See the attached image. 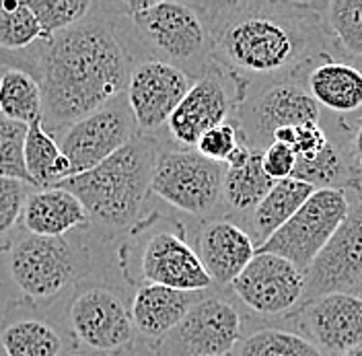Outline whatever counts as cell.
<instances>
[{"label": "cell", "instance_id": "41", "mask_svg": "<svg viewBox=\"0 0 362 356\" xmlns=\"http://www.w3.org/2000/svg\"><path fill=\"white\" fill-rule=\"evenodd\" d=\"M226 356H228V355H226Z\"/></svg>", "mask_w": 362, "mask_h": 356}, {"label": "cell", "instance_id": "26", "mask_svg": "<svg viewBox=\"0 0 362 356\" xmlns=\"http://www.w3.org/2000/svg\"><path fill=\"white\" fill-rule=\"evenodd\" d=\"M0 344L6 356H60L64 350L60 334L49 323L33 317L4 326Z\"/></svg>", "mask_w": 362, "mask_h": 356}, {"label": "cell", "instance_id": "37", "mask_svg": "<svg viewBox=\"0 0 362 356\" xmlns=\"http://www.w3.org/2000/svg\"><path fill=\"white\" fill-rule=\"evenodd\" d=\"M0 68H19V70H27L29 74L33 72L31 68V60L27 56V52H6L0 47Z\"/></svg>", "mask_w": 362, "mask_h": 356}, {"label": "cell", "instance_id": "22", "mask_svg": "<svg viewBox=\"0 0 362 356\" xmlns=\"http://www.w3.org/2000/svg\"><path fill=\"white\" fill-rule=\"evenodd\" d=\"M315 192L309 183L298 179H282L276 181L268 196L255 206L251 212V229H253V243L262 247L272 235L286 223L294 212L307 202V198Z\"/></svg>", "mask_w": 362, "mask_h": 356}, {"label": "cell", "instance_id": "27", "mask_svg": "<svg viewBox=\"0 0 362 356\" xmlns=\"http://www.w3.org/2000/svg\"><path fill=\"white\" fill-rule=\"evenodd\" d=\"M293 179L309 183L315 190H341L354 181V169L344 151L332 140L313 161H298Z\"/></svg>", "mask_w": 362, "mask_h": 356}, {"label": "cell", "instance_id": "18", "mask_svg": "<svg viewBox=\"0 0 362 356\" xmlns=\"http://www.w3.org/2000/svg\"><path fill=\"white\" fill-rule=\"evenodd\" d=\"M212 285H230L257 253L251 235L230 221H210L200 226L192 245Z\"/></svg>", "mask_w": 362, "mask_h": 356}, {"label": "cell", "instance_id": "39", "mask_svg": "<svg viewBox=\"0 0 362 356\" xmlns=\"http://www.w3.org/2000/svg\"><path fill=\"white\" fill-rule=\"evenodd\" d=\"M339 356H362V346H356V348H352V350H348V352Z\"/></svg>", "mask_w": 362, "mask_h": 356}, {"label": "cell", "instance_id": "9", "mask_svg": "<svg viewBox=\"0 0 362 356\" xmlns=\"http://www.w3.org/2000/svg\"><path fill=\"white\" fill-rule=\"evenodd\" d=\"M350 210L341 190H315L307 202L257 251L288 260L303 274L332 239Z\"/></svg>", "mask_w": 362, "mask_h": 356}, {"label": "cell", "instance_id": "34", "mask_svg": "<svg viewBox=\"0 0 362 356\" xmlns=\"http://www.w3.org/2000/svg\"><path fill=\"white\" fill-rule=\"evenodd\" d=\"M31 190V185L19 179L0 178V241L6 239L21 221L23 206Z\"/></svg>", "mask_w": 362, "mask_h": 356}, {"label": "cell", "instance_id": "16", "mask_svg": "<svg viewBox=\"0 0 362 356\" xmlns=\"http://www.w3.org/2000/svg\"><path fill=\"white\" fill-rule=\"evenodd\" d=\"M230 287L251 311L276 317L303 301L305 274L280 255L257 251Z\"/></svg>", "mask_w": 362, "mask_h": 356}, {"label": "cell", "instance_id": "7", "mask_svg": "<svg viewBox=\"0 0 362 356\" xmlns=\"http://www.w3.org/2000/svg\"><path fill=\"white\" fill-rule=\"evenodd\" d=\"M321 110L298 83L276 81L255 91H247L237 105L239 140L249 149L264 151L272 144L274 134L282 128L303 124H319Z\"/></svg>", "mask_w": 362, "mask_h": 356}, {"label": "cell", "instance_id": "28", "mask_svg": "<svg viewBox=\"0 0 362 356\" xmlns=\"http://www.w3.org/2000/svg\"><path fill=\"white\" fill-rule=\"evenodd\" d=\"M239 346V356H325L305 335L264 328L247 335Z\"/></svg>", "mask_w": 362, "mask_h": 356}, {"label": "cell", "instance_id": "3", "mask_svg": "<svg viewBox=\"0 0 362 356\" xmlns=\"http://www.w3.org/2000/svg\"><path fill=\"white\" fill-rule=\"evenodd\" d=\"M158 156L151 134L136 132L117 153L87 173L72 176L54 188L68 190L85 206L89 221L105 231H126L140 223Z\"/></svg>", "mask_w": 362, "mask_h": 356}, {"label": "cell", "instance_id": "29", "mask_svg": "<svg viewBox=\"0 0 362 356\" xmlns=\"http://www.w3.org/2000/svg\"><path fill=\"white\" fill-rule=\"evenodd\" d=\"M42 40V29L25 0H0V47L25 52Z\"/></svg>", "mask_w": 362, "mask_h": 356}, {"label": "cell", "instance_id": "20", "mask_svg": "<svg viewBox=\"0 0 362 356\" xmlns=\"http://www.w3.org/2000/svg\"><path fill=\"white\" fill-rule=\"evenodd\" d=\"M196 301V292L144 285L136 290L130 311L134 330L146 340L157 342L180 323Z\"/></svg>", "mask_w": 362, "mask_h": 356}, {"label": "cell", "instance_id": "33", "mask_svg": "<svg viewBox=\"0 0 362 356\" xmlns=\"http://www.w3.org/2000/svg\"><path fill=\"white\" fill-rule=\"evenodd\" d=\"M272 142L288 147L298 161H313L329 142L325 130L319 124H303L296 128H282L274 134Z\"/></svg>", "mask_w": 362, "mask_h": 356}, {"label": "cell", "instance_id": "31", "mask_svg": "<svg viewBox=\"0 0 362 356\" xmlns=\"http://www.w3.org/2000/svg\"><path fill=\"white\" fill-rule=\"evenodd\" d=\"M325 21L352 56H362V0H334L325 6Z\"/></svg>", "mask_w": 362, "mask_h": 356}, {"label": "cell", "instance_id": "10", "mask_svg": "<svg viewBox=\"0 0 362 356\" xmlns=\"http://www.w3.org/2000/svg\"><path fill=\"white\" fill-rule=\"evenodd\" d=\"M68 330L78 348L119 355L134 342L132 315L115 290L89 285L74 292L68 303Z\"/></svg>", "mask_w": 362, "mask_h": 356}, {"label": "cell", "instance_id": "1", "mask_svg": "<svg viewBox=\"0 0 362 356\" xmlns=\"http://www.w3.org/2000/svg\"><path fill=\"white\" fill-rule=\"evenodd\" d=\"M196 8L210 38L212 62L233 81L241 101L257 81L291 79L325 45L323 19L305 2H198Z\"/></svg>", "mask_w": 362, "mask_h": 356}, {"label": "cell", "instance_id": "21", "mask_svg": "<svg viewBox=\"0 0 362 356\" xmlns=\"http://www.w3.org/2000/svg\"><path fill=\"white\" fill-rule=\"evenodd\" d=\"M305 89L319 108L354 113L362 108V70L346 62L323 60L307 74Z\"/></svg>", "mask_w": 362, "mask_h": 356}, {"label": "cell", "instance_id": "5", "mask_svg": "<svg viewBox=\"0 0 362 356\" xmlns=\"http://www.w3.org/2000/svg\"><path fill=\"white\" fill-rule=\"evenodd\" d=\"M136 247L124 266L134 262L138 282L157 285L183 292H202L212 280L200 264L194 247L185 241V231L180 223L167 221L158 226V217H148L134 226Z\"/></svg>", "mask_w": 362, "mask_h": 356}, {"label": "cell", "instance_id": "38", "mask_svg": "<svg viewBox=\"0 0 362 356\" xmlns=\"http://www.w3.org/2000/svg\"><path fill=\"white\" fill-rule=\"evenodd\" d=\"M352 155L362 165V124L358 126V130L354 132V138H352Z\"/></svg>", "mask_w": 362, "mask_h": 356}, {"label": "cell", "instance_id": "25", "mask_svg": "<svg viewBox=\"0 0 362 356\" xmlns=\"http://www.w3.org/2000/svg\"><path fill=\"white\" fill-rule=\"evenodd\" d=\"M264 151H251V156L241 167H226L223 178V200L237 212H253L255 206L268 196L274 179L268 178L262 165Z\"/></svg>", "mask_w": 362, "mask_h": 356}, {"label": "cell", "instance_id": "36", "mask_svg": "<svg viewBox=\"0 0 362 356\" xmlns=\"http://www.w3.org/2000/svg\"><path fill=\"white\" fill-rule=\"evenodd\" d=\"M262 165H264V171L268 173V178L274 181H282V179L293 178L296 156L288 147L272 142L270 147L264 149V153H262Z\"/></svg>", "mask_w": 362, "mask_h": 356}, {"label": "cell", "instance_id": "4", "mask_svg": "<svg viewBox=\"0 0 362 356\" xmlns=\"http://www.w3.org/2000/svg\"><path fill=\"white\" fill-rule=\"evenodd\" d=\"M110 8L128 19L136 40L146 47L151 60L185 72L192 81L202 79L214 67L210 38L196 4L175 0H130Z\"/></svg>", "mask_w": 362, "mask_h": 356}, {"label": "cell", "instance_id": "24", "mask_svg": "<svg viewBox=\"0 0 362 356\" xmlns=\"http://www.w3.org/2000/svg\"><path fill=\"white\" fill-rule=\"evenodd\" d=\"M0 115L23 126L44 117L42 89L33 74L19 68L0 72Z\"/></svg>", "mask_w": 362, "mask_h": 356}, {"label": "cell", "instance_id": "2", "mask_svg": "<svg viewBox=\"0 0 362 356\" xmlns=\"http://www.w3.org/2000/svg\"><path fill=\"white\" fill-rule=\"evenodd\" d=\"M25 52L42 89L44 128L54 138L126 95L134 67L112 17L93 15V11L87 19Z\"/></svg>", "mask_w": 362, "mask_h": 356}, {"label": "cell", "instance_id": "30", "mask_svg": "<svg viewBox=\"0 0 362 356\" xmlns=\"http://www.w3.org/2000/svg\"><path fill=\"white\" fill-rule=\"evenodd\" d=\"M42 29V40H47L68 27L87 19L95 6L90 0H25Z\"/></svg>", "mask_w": 362, "mask_h": 356}, {"label": "cell", "instance_id": "32", "mask_svg": "<svg viewBox=\"0 0 362 356\" xmlns=\"http://www.w3.org/2000/svg\"><path fill=\"white\" fill-rule=\"evenodd\" d=\"M25 134H27V126L0 115V178L19 179L23 183L31 185L23 159Z\"/></svg>", "mask_w": 362, "mask_h": 356}, {"label": "cell", "instance_id": "11", "mask_svg": "<svg viewBox=\"0 0 362 356\" xmlns=\"http://www.w3.org/2000/svg\"><path fill=\"white\" fill-rule=\"evenodd\" d=\"M241 340V315L221 297L198 299L180 323L153 342L155 356H226Z\"/></svg>", "mask_w": 362, "mask_h": 356}, {"label": "cell", "instance_id": "17", "mask_svg": "<svg viewBox=\"0 0 362 356\" xmlns=\"http://www.w3.org/2000/svg\"><path fill=\"white\" fill-rule=\"evenodd\" d=\"M303 321L311 342L329 355H344L362 346V297L332 292L303 305Z\"/></svg>", "mask_w": 362, "mask_h": 356}, {"label": "cell", "instance_id": "13", "mask_svg": "<svg viewBox=\"0 0 362 356\" xmlns=\"http://www.w3.org/2000/svg\"><path fill=\"white\" fill-rule=\"evenodd\" d=\"M362 287V198L350 204L332 239L305 272L303 305L332 292H352Z\"/></svg>", "mask_w": 362, "mask_h": 356}, {"label": "cell", "instance_id": "19", "mask_svg": "<svg viewBox=\"0 0 362 356\" xmlns=\"http://www.w3.org/2000/svg\"><path fill=\"white\" fill-rule=\"evenodd\" d=\"M21 223L27 235L64 237L76 226L89 223V214L81 200L62 188L31 190L23 206Z\"/></svg>", "mask_w": 362, "mask_h": 356}, {"label": "cell", "instance_id": "40", "mask_svg": "<svg viewBox=\"0 0 362 356\" xmlns=\"http://www.w3.org/2000/svg\"><path fill=\"white\" fill-rule=\"evenodd\" d=\"M72 356H89V355H72Z\"/></svg>", "mask_w": 362, "mask_h": 356}, {"label": "cell", "instance_id": "35", "mask_svg": "<svg viewBox=\"0 0 362 356\" xmlns=\"http://www.w3.org/2000/svg\"><path fill=\"white\" fill-rule=\"evenodd\" d=\"M239 142H241V140H239V132H237L235 124L225 122V124H221V126H216V128L204 132L202 136L198 138L194 151L200 156H204V159L212 161V163L225 165L226 159H228L230 153L237 149Z\"/></svg>", "mask_w": 362, "mask_h": 356}, {"label": "cell", "instance_id": "8", "mask_svg": "<svg viewBox=\"0 0 362 356\" xmlns=\"http://www.w3.org/2000/svg\"><path fill=\"white\" fill-rule=\"evenodd\" d=\"M225 169L189 149L158 151L151 194L185 214L208 217L223 200Z\"/></svg>", "mask_w": 362, "mask_h": 356}, {"label": "cell", "instance_id": "12", "mask_svg": "<svg viewBox=\"0 0 362 356\" xmlns=\"http://www.w3.org/2000/svg\"><path fill=\"white\" fill-rule=\"evenodd\" d=\"M136 132V122L126 95H122L105 108L70 124L60 134L58 147L70 163L72 176H81L117 153Z\"/></svg>", "mask_w": 362, "mask_h": 356}, {"label": "cell", "instance_id": "6", "mask_svg": "<svg viewBox=\"0 0 362 356\" xmlns=\"http://www.w3.org/2000/svg\"><path fill=\"white\" fill-rule=\"evenodd\" d=\"M85 268V253L66 237L23 235L8 251V274L27 301L44 303L74 285Z\"/></svg>", "mask_w": 362, "mask_h": 356}, {"label": "cell", "instance_id": "23", "mask_svg": "<svg viewBox=\"0 0 362 356\" xmlns=\"http://www.w3.org/2000/svg\"><path fill=\"white\" fill-rule=\"evenodd\" d=\"M23 159L33 190H47L72 178L70 163L62 156L58 140L45 130L42 120H35L27 126Z\"/></svg>", "mask_w": 362, "mask_h": 356}, {"label": "cell", "instance_id": "14", "mask_svg": "<svg viewBox=\"0 0 362 356\" xmlns=\"http://www.w3.org/2000/svg\"><path fill=\"white\" fill-rule=\"evenodd\" d=\"M239 101L241 97L233 81L214 64L202 79L194 81L169 117L167 128L180 147L192 151L204 132L225 124Z\"/></svg>", "mask_w": 362, "mask_h": 356}, {"label": "cell", "instance_id": "15", "mask_svg": "<svg viewBox=\"0 0 362 356\" xmlns=\"http://www.w3.org/2000/svg\"><path fill=\"white\" fill-rule=\"evenodd\" d=\"M194 81L177 68L158 60H144L132 67L126 101L136 122V130L151 134L160 130Z\"/></svg>", "mask_w": 362, "mask_h": 356}]
</instances>
